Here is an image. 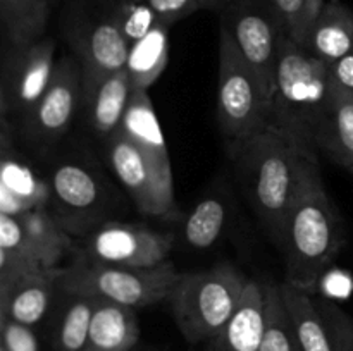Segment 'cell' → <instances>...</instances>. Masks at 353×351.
I'll return each mask as SVG.
<instances>
[{
  "label": "cell",
  "mask_w": 353,
  "mask_h": 351,
  "mask_svg": "<svg viewBox=\"0 0 353 351\" xmlns=\"http://www.w3.org/2000/svg\"><path fill=\"white\" fill-rule=\"evenodd\" d=\"M230 151L252 209L278 243L290 209L321 179L316 148L265 126Z\"/></svg>",
  "instance_id": "1"
},
{
  "label": "cell",
  "mask_w": 353,
  "mask_h": 351,
  "mask_svg": "<svg viewBox=\"0 0 353 351\" xmlns=\"http://www.w3.org/2000/svg\"><path fill=\"white\" fill-rule=\"evenodd\" d=\"M343 243V220L319 179L290 209L278 241L285 255L286 284L316 291Z\"/></svg>",
  "instance_id": "2"
},
{
  "label": "cell",
  "mask_w": 353,
  "mask_h": 351,
  "mask_svg": "<svg viewBox=\"0 0 353 351\" xmlns=\"http://www.w3.org/2000/svg\"><path fill=\"white\" fill-rule=\"evenodd\" d=\"M330 92V64L285 34L279 47L268 126L314 147V134Z\"/></svg>",
  "instance_id": "3"
},
{
  "label": "cell",
  "mask_w": 353,
  "mask_h": 351,
  "mask_svg": "<svg viewBox=\"0 0 353 351\" xmlns=\"http://www.w3.org/2000/svg\"><path fill=\"white\" fill-rule=\"evenodd\" d=\"M248 279L231 264L181 274L169 296L172 317L188 343H209L240 305Z\"/></svg>",
  "instance_id": "4"
},
{
  "label": "cell",
  "mask_w": 353,
  "mask_h": 351,
  "mask_svg": "<svg viewBox=\"0 0 353 351\" xmlns=\"http://www.w3.org/2000/svg\"><path fill=\"white\" fill-rule=\"evenodd\" d=\"M179 277L181 272L169 260L157 267L138 268L93 262L81 255L69 267L59 270L57 288L65 295L109 299L141 308L169 299Z\"/></svg>",
  "instance_id": "5"
},
{
  "label": "cell",
  "mask_w": 353,
  "mask_h": 351,
  "mask_svg": "<svg viewBox=\"0 0 353 351\" xmlns=\"http://www.w3.org/2000/svg\"><path fill=\"white\" fill-rule=\"evenodd\" d=\"M271 116V98L255 69L241 55L230 30L221 24L217 119L230 147L264 129Z\"/></svg>",
  "instance_id": "6"
},
{
  "label": "cell",
  "mask_w": 353,
  "mask_h": 351,
  "mask_svg": "<svg viewBox=\"0 0 353 351\" xmlns=\"http://www.w3.org/2000/svg\"><path fill=\"white\" fill-rule=\"evenodd\" d=\"M117 0H69L62 34L81 67L83 81L123 69L130 43L117 23Z\"/></svg>",
  "instance_id": "7"
},
{
  "label": "cell",
  "mask_w": 353,
  "mask_h": 351,
  "mask_svg": "<svg viewBox=\"0 0 353 351\" xmlns=\"http://www.w3.org/2000/svg\"><path fill=\"white\" fill-rule=\"evenodd\" d=\"M221 12V24L230 30L241 55L255 69L271 98L279 47L286 34L281 19L269 0H233Z\"/></svg>",
  "instance_id": "8"
},
{
  "label": "cell",
  "mask_w": 353,
  "mask_h": 351,
  "mask_svg": "<svg viewBox=\"0 0 353 351\" xmlns=\"http://www.w3.org/2000/svg\"><path fill=\"white\" fill-rule=\"evenodd\" d=\"M107 160L140 212L161 219L178 215L172 181L121 129L107 140Z\"/></svg>",
  "instance_id": "9"
},
{
  "label": "cell",
  "mask_w": 353,
  "mask_h": 351,
  "mask_svg": "<svg viewBox=\"0 0 353 351\" xmlns=\"http://www.w3.org/2000/svg\"><path fill=\"white\" fill-rule=\"evenodd\" d=\"M279 288L303 351H353V319L340 306L316 291Z\"/></svg>",
  "instance_id": "10"
},
{
  "label": "cell",
  "mask_w": 353,
  "mask_h": 351,
  "mask_svg": "<svg viewBox=\"0 0 353 351\" xmlns=\"http://www.w3.org/2000/svg\"><path fill=\"white\" fill-rule=\"evenodd\" d=\"M55 41L43 36L7 52L0 83L2 116L24 117L47 89L55 71Z\"/></svg>",
  "instance_id": "11"
},
{
  "label": "cell",
  "mask_w": 353,
  "mask_h": 351,
  "mask_svg": "<svg viewBox=\"0 0 353 351\" xmlns=\"http://www.w3.org/2000/svg\"><path fill=\"white\" fill-rule=\"evenodd\" d=\"M172 243V234L157 233L147 226L105 222L88 237L85 257L102 264L152 268L168 262Z\"/></svg>",
  "instance_id": "12"
},
{
  "label": "cell",
  "mask_w": 353,
  "mask_h": 351,
  "mask_svg": "<svg viewBox=\"0 0 353 351\" xmlns=\"http://www.w3.org/2000/svg\"><path fill=\"white\" fill-rule=\"evenodd\" d=\"M0 248L41 268H59L71 250V237L61 220L43 206L19 215L0 213Z\"/></svg>",
  "instance_id": "13"
},
{
  "label": "cell",
  "mask_w": 353,
  "mask_h": 351,
  "mask_svg": "<svg viewBox=\"0 0 353 351\" xmlns=\"http://www.w3.org/2000/svg\"><path fill=\"white\" fill-rule=\"evenodd\" d=\"M81 93L83 78L79 62L64 55L55 64L54 76L43 95L23 117L26 138L37 143H54L59 140L71 126Z\"/></svg>",
  "instance_id": "14"
},
{
  "label": "cell",
  "mask_w": 353,
  "mask_h": 351,
  "mask_svg": "<svg viewBox=\"0 0 353 351\" xmlns=\"http://www.w3.org/2000/svg\"><path fill=\"white\" fill-rule=\"evenodd\" d=\"M265 330V292L262 282L248 279L240 305L226 326L207 343V351H259Z\"/></svg>",
  "instance_id": "15"
},
{
  "label": "cell",
  "mask_w": 353,
  "mask_h": 351,
  "mask_svg": "<svg viewBox=\"0 0 353 351\" xmlns=\"http://www.w3.org/2000/svg\"><path fill=\"white\" fill-rule=\"evenodd\" d=\"M133 95V85L126 67L83 81V98L88 107L90 126L103 136L121 127Z\"/></svg>",
  "instance_id": "16"
},
{
  "label": "cell",
  "mask_w": 353,
  "mask_h": 351,
  "mask_svg": "<svg viewBox=\"0 0 353 351\" xmlns=\"http://www.w3.org/2000/svg\"><path fill=\"white\" fill-rule=\"evenodd\" d=\"M50 191L57 202L59 213L65 217L85 219L95 215L103 202V188L95 172L78 162H64L52 172Z\"/></svg>",
  "instance_id": "17"
},
{
  "label": "cell",
  "mask_w": 353,
  "mask_h": 351,
  "mask_svg": "<svg viewBox=\"0 0 353 351\" xmlns=\"http://www.w3.org/2000/svg\"><path fill=\"white\" fill-rule=\"evenodd\" d=\"M314 147L348 171L353 164V95L331 81L326 107L314 134Z\"/></svg>",
  "instance_id": "18"
},
{
  "label": "cell",
  "mask_w": 353,
  "mask_h": 351,
  "mask_svg": "<svg viewBox=\"0 0 353 351\" xmlns=\"http://www.w3.org/2000/svg\"><path fill=\"white\" fill-rule=\"evenodd\" d=\"M61 268L33 272L10 288L0 291V319H10L24 326H37L47 313Z\"/></svg>",
  "instance_id": "19"
},
{
  "label": "cell",
  "mask_w": 353,
  "mask_h": 351,
  "mask_svg": "<svg viewBox=\"0 0 353 351\" xmlns=\"http://www.w3.org/2000/svg\"><path fill=\"white\" fill-rule=\"evenodd\" d=\"M119 129L154 162L155 167L165 179L172 181L168 143H165L161 123H159L147 89H133L130 105H128Z\"/></svg>",
  "instance_id": "20"
},
{
  "label": "cell",
  "mask_w": 353,
  "mask_h": 351,
  "mask_svg": "<svg viewBox=\"0 0 353 351\" xmlns=\"http://www.w3.org/2000/svg\"><path fill=\"white\" fill-rule=\"evenodd\" d=\"M140 339L133 306L97 299L86 346L83 351H131Z\"/></svg>",
  "instance_id": "21"
},
{
  "label": "cell",
  "mask_w": 353,
  "mask_h": 351,
  "mask_svg": "<svg viewBox=\"0 0 353 351\" xmlns=\"http://www.w3.org/2000/svg\"><path fill=\"white\" fill-rule=\"evenodd\" d=\"M305 48L326 64H333L353 48V10L341 2H327L314 21Z\"/></svg>",
  "instance_id": "22"
},
{
  "label": "cell",
  "mask_w": 353,
  "mask_h": 351,
  "mask_svg": "<svg viewBox=\"0 0 353 351\" xmlns=\"http://www.w3.org/2000/svg\"><path fill=\"white\" fill-rule=\"evenodd\" d=\"M169 26L159 23L130 47L126 71L133 89H148L165 71L169 61Z\"/></svg>",
  "instance_id": "23"
},
{
  "label": "cell",
  "mask_w": 353,
  "mask_h": 351,
  "mask_svg": "<svg viewBox=\"0 0 353 351\" xmlns=\"http://www.w3.org/2000/svg\"><path fill=\"white\" fill-rule=\"evenodd\" d=\"M48 189L45 182L38 181L33 172L21 165L17 160H9L3 155L2 179H0V213L19 215L28 210L43 209L48 198Z\"/></svg>",
  "instance_id": "24"
},
{
  "label": "cell",
  "mask_w": 353,
  "mask_h": 351,
  "mask_svg": "<svg viewBox=\"0 0 353 351\" xmlns=\"http://www.w3.org/2000/svg\"><path fill=\"white\" fill-rule=\"evenodd\" d=\"M50 9V0H0V17L9 43L19 47L41 40Z\"/></svg>",
  "instance_id": "25"
},
{
  "label": "cell",
  "mask_w": 353,
  "mask_h": 351,
  "mask_svg": "<svg viewBox=\"0 0 353 351\" xmlns=\"http://www.w3.org/2000/svg\"><path fill=\"white\" fill-rule=\"evenodd\" d=\"M262 286L265 292V330L259 351H303L279 284L262 282Z\"/></svg>",
  "instance_id": "26"
},
{
  "label": "cell",
  "mask_w": 353,
  "mask_h": 351,
  "mask_svg": "<svg viewBox=\"0 0 353 351\" xmlns=\"http://www.w3.org/2000/svg\"><path fill=\"white\" fill-rule=\"evenodd\" d=\"M69 301L59 317L54 343L57 351H83L92 323L95 298L68 295Z\"/></svg>",
  "instance_id": "27"
},
{
  "label": "cell",
  "mask_w": 353,
  "mask_h": 351,
  "mask_svg": "<svg viewBox=\"0 0 353 351\" xmlns=\"http://www.w3.org/2000/svg\"><path fill=\"white\" fill-rule=\"evenodd\" d=\"M224 224H226V206L223 200L216 196L200 200L185 220L183 233L186 243L196 250L210 248L219 240Z\"/></svg>",
  "instance_id": "28"
},
{
  "label": "cell",
  "mask_w": 353,
  "mask_h": 351,
  "mask_svg": "<svg viewBox=\"0 0 353 351\" xmlns=\"http://www.w3.org/2000/svg\"><path fill=\"white\" fill-rule=\"evenodd\" d=\"M116 16L130 47L161 23L145 0H117Z\"/></svg>",
  "instance_id": "29"
},
{
  "label": "cell",
  "mask_w": 353,
  "mask_h": 351,
  "mask_svg": "<svg viewBox=\"0 0 353 351\" xmlns=\"http://www.w3.org/2000/svg\"><path fill=\"white\" fill-rule=\"evenodd\" d=\"M305 2L307 0H269L285 26L286 34L302 47H305L307 36H309Z\"/></svg>",
  "instance_id": "30"
},
{
  "label": "cell",
  "mask_w": 353,
  "mask_h": 351,
  "mask_svg": "<svg viewBox=\"0 0 353 351\" xmlns=\"http://www.w3.org/2000/svg\"><path fill=\"white\" fill-rule=\"evenodd\" d=\"M3 351H40L33 329L10 319H0Z\"/></svg>",
  "instance_id": "31"
},
{
  "label": "cell",
  "mask_w": 353,
  "mask_h": 351,
  "mask_svg": "<svg viewBox=\"0 0 353 351\" xmlns=\"http://www.w3.org/2000/svg\"><path fill=\"white\" fill-rule=\"evenodd\" d=\"M38 270H43V268L31 264L30 260L19 257L14 251L0 248V291L10 288L14 282L19 281L24 275L33 274V272Z\"/></svg>",
  "instance_id": "32"
},
{
  "label": "cell",
  "mask_w": 353,
  "mask_h": 351,
  "mask_svg": "<svg viewBox=\"0 0 353 351\" xmlns=\"http://www.w3.org/2000/svg\"><path fill=\"white\" fill-rule=\"evenodd\" d=\"M155 16L165 24H172L179 19H185L190 14L203 9L200 0H145Z\"/></svg>",
  "instance_id": "33"
},
{
  "label": "cell",
  "mask_w": 353,
  "mask_h": 351,
  "mask_svg": "<svg viewBox=\"0 0 353 351\" xmlns=\"http://www.w3.org/2000/svg\"><path fill=\"white\" fill-rule=\"evenodd\" d=\"M331 81L343 92L353 95V48L347 55L330 64Z\"/></svg>",
  "instance_id": "34"
},
{
  "label": "cell",
  "mask_w": 353,
  "mask_h": 351,
  "mask_svg": "<svg viewBox=\"0 0 353 351\" xmlns=\"http://www.w3.org/2000/svg\"><path fill=\"white\" fill-rule=\"evenodd\" d=\"M327 2H340V0H307L305 2V10H307V24H309V31L312 28L314 21L319 16V12L323 10V7Z\"/></svg>",
  "instance_id": "35"
},
{
  "label": "cell",
  "mask_w": 353,
  "mask_h": 351,
  "mask_svg": "<svg viewBox=\"0 0 353 351\" xmlns=\"http://www.w3.org/2000/svg\"><path fill=\"white\" fill-rule=\"evenodd\" d=\"M203 7H210V9H221L223 10L224 7L230 6L233 0H200Z\"/></svg>",
  "instance_id": "36"
},
{
  "label": "cell",
  "mask_w": 353,
  "mask_h": 351,
  "mask_svg": "<svg viewBox=\"0 0 353 351\" xmlns=\"http://www.w3.org/2000/svg\"><path fill=\"white\" fill-rule=\"evenodd\" d=\"M348 171H350V172H352V176H353V164H352V167H350V169H348Z\"/></svg>",
  "instance_id": "37"
},
{
  "label": "cell",
  "mask_w": 353,
  "mask_h": 351,
  "mask_svg": "<svg viewBox=\"0 0 353 351\" xmlns=\"http://www.w3.org/2000/svg\"><path fill=\"white\" fill-rule=\"evenodd\" d=\"M50 2H52V6H54V3H55V0H50Z\"/></svg>",
  "instance_id": "38"
},
{
  "label": "cell",
  "mask_w": 353,
  "mask_h": 351,
  "mask_svg": "<svg viewBox=\"0 0 353 351\" xmlns=\"http://www.w3.org/2000/svg\"><path fill=\"white\" fill-rule=\"evenodd\" d=\"M0 351H3V350H2V348H0Z\"/></svg>",
  "instance_id": "39"
}]
</instances>
